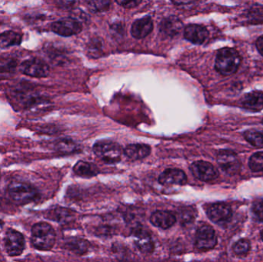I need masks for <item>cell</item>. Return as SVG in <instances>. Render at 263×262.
Masks as SVG:
<instances>
[{"label":"cell","mask_w":263,"mask_h":262,"mask_svg":"<svg viewBox=\"0 0 263 262\" xmlns=\"http://www.w3.org/2000/svg\"><path fill=\"white\" fill-rule=\"evenodd\" d=\"M249 166L253 172L263 170V152H257L252 155L249 161Z\"/></svg>","instance_id":"obj_26"},{"label":"cell","mask_w":263,"mask_h":262,"mask_svg":"<svg viewBox=\"0 0 263 262\" xmlns=\"http://www.w3.org/2000/svg\"><path fill=\"white\" fill-rule=\"evenodd\" d=\"M51 28L55 33L61 36L68 37L80 33L83 26L78 20L66 18L52 23Z\"/></svg>","instance_id":"obj_9"},{"label":"cell","mask_w":263,"mask_h":262,"mask_svg":"<svg viewBox=\"0 0 263 262\" xmlns=\"http://www.w3.org/2000/svg\"><path fill=\"white\" fill-rule=\"evenodd\" d=\"M171 1L173 4L177 6H187L197 3L199 0H171Z\"/></svg>","instance_id":"obj_32"},{"label":"cell","mask_w":263,"mask_h":262,"mask_svg":"<svg viewBox=\"0 0 263 262\" xmlns=\"http://www.w3.org/2000/svg\"><path fill=\"white\" fill-rule=\"evenodd\" d=\"M261 238H262V240L263 241V230L262 231V232H261Z\"/></svg>","instance_id":"obj_34"},{"label":"cell","mask_w":263,"mask_h":262,"mask_svg":"<svg viewBox=\"0 0 263 262\" xmlns=\"http://www.w3.org/2000/svg\"><path fill=\"white\" fill-rule=\"evenodd\" d=\"M242 62L239 52L233 48H223L218 52L215 68L222 75H232L237 72Z\"/></svg>","instance_id":"obj_1"},{"label":"cell","mask_w":263,"mask_h":262,"mask_svg":"<svg viewBox=\"0 0 263 262\" xmlns=\"http://www.w3.org/2000/svg\"><path fill=\"white\" fill-rule=\"evenodd\" d=\"M55 147L58 152L64 154H70L77 151V145L70 138H61L55 143Z\"/></svg>","instance_id":"obj_22"},{"label":"cell","mask_w":263,"mask_h":262,"mask_svg":"<svg viewBox=\"0 0 263 262\" xmlns=\"http://www.w3.org/2000/svg\"><path fill=\"white\" fill-rule=\"evenodd\" d=\"M182 23L176 16H170L164 18L159 26V32L165 37H173L180 32L182 29Z\"/></svg>","instance_id":"obj_15"},{"label":"cell","mask_w":263,"mask_h":262,"mask_svg":"<svg viewBox=\"0 0 263 262\" xmlns=\"http://www.w3.org/2000/svg\"><path fill=\"white\" fill-rule=\"evenodd\" d=\"M159 183L163 186H183L187 183V177L180 169H168L159 175Z\"/></svg>","instance_id":"obj_12"},{"label":"cell","mask_w":263,"mask_h":262,"mask_svg":"<svg viewBox=\"0 0 263 262\" xmlns=\"http://www.w3.org/2000/svg\"><path fill=\"white\" fill-rule=\"evenodd\" d=\"M111 3L112 0H89L88 6L91 12L97 13L108 10L110 7Z\"/></svg>","instance_id":"obj_25"},{"label":"cell","mask_w":263,"mask_h":262,"mask_svg":"<svg viewBox=\"0 0 263 262\" xmlns=\"http://www.w3.org/2000/svg\"><path fill=\"white\" fill-rule=\"evenodd\" d=\"M153 226L162 229H168L174 226L176 221V216L168 211H156L153 212L150 218Z\"/></svg>","instance_id":"obj_14"},{"label":"cell","mask_w":263,"mask_h":262,"mask_svg":"<svg viewBox=\"0 0 263 262\" xmlns=\"http://www.w3.org/2000/svg\"><path fill=\"white\" fill-rule=\"evenodd\" d=\"M116 1L120 6L130 9V8H135L139 6L142 0H116Z\"/></svg>","instance_id":"obj_31"},{"label":"cell","mask_w":263,"mask_h":262,"mask_svg":"<svg viewBox=\"0 0 263 262\" xmlns=\"http://www.w3.org/2000/svg\"><path fill=\"white\" fill-rule=\"evenodd\" d=\"M55 5L64 9H72L77 7L79 4V0H54Z\"/></svg>","instance_id":"obj_28"},{"label":"cell","mask_w":263,"mask_h":262,"mask_svg":"<svg viewBox=\"0 0 263 262\" xmlns=\"http://www.w3.org/2000/svg\"><path fill=\"white\" fill-rule=\"evenodd\" d=\"M4 246L9 256H20L25 249L24 236L18 231L9 229L5 235Z\"/></svg>","instance_id":"obj_5"},{"label":"cell","mask_w":263,"mask_h":262,"mask_svg":"<svg viewBox=\"0 0 263 262\" xmlns=\"http://www.w3.org/2000/svg\"><path fill=\"white\" fill-rule=\"evenodd\" d=\"M253 212L258 220L263 221V200L256 201L253 204Z\"/></svg>","instance_id":"obj_29"},{"label":"cell","mask_w":263,"mask_h":262,"mask_svg":"<svg viewBox=\"0 0 263 262\" xmlns=\"http://www.w3.org/2000/svg\"><path fill=\"white\" fill-rule=\"evenodd\" d=\"M72 246V251H75L77 253L83 254L86 251L88 248V243L84 241H77L71 243Z\"/></svg>","instance_id":"obj_30"},{"label":"cell","mask_w":263,"mask_h":262,"mask_svg":"<svg viewBox=\"0 0 263 262\" xmlns=\"http://www.w3.org/2000/svg\"><path fill=\"white\" fill-rule=\"evenodd\" d=\"M21 42L22 35L14 31H6L0 34V48L3 49L18 46Z\"/></svg>","instance_id":"obj_20"},{"label":"cell","mask_w":263,"mask_h":262,"mask_svg":"<svg viewBox=\"0 0 263 262\" xmlns=\"http://www.w3.org/2000/svg\"><path fill=\"white\" fill-rule=\"evenodd\" d=\"M153 29V23L149 16L136 20L132 26L131 33L135 38H145Z\"/></svg>","instance_id":"obj_16"},{"label":"cell","mask_w":263,"mask_h":262,"mask_svg":"<svg viewBox=\"0 0 263 262\" xmlns=\"http://www.w3.org/2000/svg\"><path fill=\"white\" fill-rule=\"evenodd\" d=\"M244 137L254 147L263 148V132L250 129L244 132Z\"/></svg>","instance_id":"obj_23"},{"label":"cell","mask_w":263,"mask_h":262,"mask_svg":"<svg viewBox=\"0 0 263 262\" xmlns=\"http://www.w3.org/2000/svg\"><path fill=\"white\" fill-rule=\"evenodd\" d=\"M196 246L200 250H210L217 243L214 229L208 225H203L198 228L196 233Z\"/></svg>","instance_id":"obj_7"},{"label":"cell","mask_w":263,"mask_h":262,"mask_svg":"<svg viewBox=\"0 0 263 262\" xmlns=\"http://www.w3.org/2000/svg\"><path fill=\"white\" fill-rule=\"evenodd\" d=\"M190 170L193 175L201 181H212L219 176L217 169L208 162H195L190 166Z\"/></svg>","instance_id":"obj_10"},{"label":"cell","mask_w":263,"mask_h":262,"mask_svg":"<svg viewBox=\"0 0 263 262\" xmlns=\"http://www.w3.org/2000/svg\"><path fill=\"white\" fill-rule=\"evenodd\" d=\"M262 124H263V120H262Z\"/></svg>","instance_id":"obj_35"},{"label":"cell","mask_w":263,"mask_h":262,"mask_svg":"<svg viewBox=\"0 0 263 262\" xmlns=\"http://www.w3.org/2000/svg\"><path fill=\"white\" fill-rule=\"evenodd\" d=\"M207 215L213 223L223 226L231 220L233 212L228 205L215 203L207 209Z\"/></svg>","instance_id":"obj_8"},{"label":"cell","mask_w":263,"mask_h":262,"mask_svg":"<svg viewBox=\"0 0 263 262\" xmlns=\"http://www.w3.org/2000/svg\"><path fill=\"white\" fill-rule=\"evenodd\" d=\"M241 104L244 109L253 112H259L263 109V92L253 91L242 97Z\"/></svg>","instance_id":"obj_17"},{"label":"cell","mask_w":263,"mask_h":262,"mask_svg":"<svg viewBox=\"0 0 263 262\" xmlns=\"http://www.w3.org/2000/svg\"><path fill=\"white\" fill-rule=\"evenodd\" d=\"M93 152L99 158L108 164H114L121 160L123 149L120 145L108 140L99 141L93 146Z\"/></svg>","instance_id":"obj_4"},{"label":"cell","mask_w":263,"mask_h":262,"mask_svg":"<svg viewBox=\"0 0 263 262\" xmlns=\"http://www.w3.org/2000/svg\"><path fill=\"white\" fill-rule=\"evenodd\" d=\"M250 249V241L247 239H241L238 241L233 246V251L238 255H247Z\"/></svg>","instance_id":"obj_27"},{"label":"cell","mask_w":263,"mask_h":262,"mask_svg":"<svg viewBox=\"0 0 263 262\" xmlns=\"http://www.w3.org/2000/svg\"><path fill=\"white\" fill-rule=\"evenodd\" d=\"M135 243L139 250L144 254L151 253L154 249V244L149 234L142 229H139L135 233Z\"/></svg>","instance_id":"obj_18"},{"label":"cell","mask_w":263,"mask_h":262,"mask_svg":"<svg viewBox=\"0 0 263 262\" xmlns=\"http://www.w3.org/2000/svg\"><path fill=\"white\" fill-rule=\"evenodd\" d=\"M31 243L38 250H51L55 243V232L53 228L46 223L34 225L31 231Z\"/></svg>","instance_id":"obj_2"},{"label":"cell","mask_w":263,"mask_h":262,"mask_svg":"<svg viewBox=\"0 0 263 262\" xmlns=\"http://www.w3.org/2000/svg\"><path fill=\"white\" fill-rule=\"evenodd\" d=\"M256 46L259 53L263 56V35H261V36L258 38L256 43Z\"/></svg>","instance_id":"obj_33"},{"label":"cell","mask_w":263,"mask_h":262,"mask_svg":"<svg viewBox=\"0 0 263 262\" xmlns=\"http://www.w3.org/2000/svg\"><path fill=\"white\" fill-rule=\"evenodd\" d=\"M49 218L60 223H67L72 218V213L68 209L57 208L49 213Z\"/></svg>","instance_id":"obj_24"},{"label":"cell","mask_w":263,"mask_h":262,"mask_svg":"<svg viewBox=\"0 0 263 262\" xmlns=\"http://www.w3.org/2000/svg\"><path fill=\"white\" fill-rule=\"evenodd\" d=\"M8 192L13 201L21 205L35 201L39 196L36 189L32 185L20 180L11 182Z\"/></svg>","instance_id":"obj_3"},{"label":"cell","mask_w":263,"mask_h":262,"mask_svg":"<svg viewBox=\"0 0 263 262\" xmlns=\"http://www.w3.org/2000/svg\"><path fill=\"white\" fill-rule=\"evenodd\" d=\"M149 146L144 144H131L126 146L124 152L132 160L142 159L150 154Z\"/></svg>","instance_id":"obj_19"},{"label":"cell","mask_w":263,"mask_h":262,"mask_svg":"<svg viewBox=\"0 0 263 262\" xmlns=\"http://www.w3.org/2000/svg\"><path fill=\"white\" fill-rule=\"evenodd\" d=\"M20 71L29 76L44 78L49 74V67L46 63L39 58H30L20 64Z\"/></svg>","instance_id":"obj_6"},{"label":"cell","mask_w":263,"mask_h":262,"mask_svg":"<svg viewBox=\"0 0 263 262\" xmlns=\"http://www.w3.org/2000/svg\"><path fill=\"white\" fill-rule=\"evenodd\" d=\"M217 162L222 170L229 175H234L240 169V162L237 155L232 151H220L218 153Z\"/></svg>","instance_id":"obj_11"},{"label":"cell","mask_w":263,"mask_h":262,"mask_svg":"<svg viewBox=\"0 0 263 262\" xmlns=\"http://www.w3.org/2000/svg\"><path fill=\"white\" fill-rule=\"evenodd\" d=\"M74 172L82 177H92L99 173V169L95 165L86 162L80 161L73 168Z\"/></svg>","instance_id":"obj_21"},{"label":"cell","mask_w":263,"mask_h":262,"mask_svg":"<svg viewBox=\"0 0 263 262\" xmlns=\"http://www.w3.org/2000/svg\"><path fill=\"white\" fill-rule=\"evenodd\" d=\"M184 37L193 44L201 45L208 38L209 31L201 25L190 24L185 27Z\"/></svg>","instance_id":"obj_13"}]
</instances>
